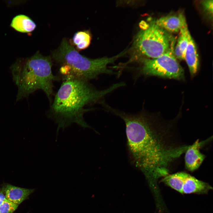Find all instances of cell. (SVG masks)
<instances>
[{"label":"cell","instance_id":"1","mask_svg":"<svg viewBox=\"0 0 213 213\" xmlns=\"http://www.w3.org/2000/svg\"><path fill=\"white\" fill-rule=\"evenodd\" d=\"M126 125L128 146L136 167L150 184L169 174L172 164L185 153L189 145L179 139L170 126L155 123L143 114L117 113Z\"/></svg>","mask_w":213,"mask_h":213},{"label":"cell","instance_id":"2","mask_svg":"<svg viewBox=\"0 0 213 213\" xmlns=\"http://www.w3.org/2000/svg\"><path fill=\"white\" fill-rule=\"evenodd\" d=\"M123 85V83H117L106 89L99 90L88 81L78 79L64 80L55 96L49 116L57 125L59 129H64L73 123L84 128H90L83 117L88 110L85 106Z\"/></svg>","mask_w":213,"mask_h":213},{"label":"cell","instance_id":"3","mask_svg":"<svg viewBox=\"0 0 213 213\" xmlns=\"http://www.w3.org/2000/svg\"><path fill=\"white\" fill-rule=\"evenodd\" d=\"M52 66L51 58L38 52L30 57L17 59L10 67L18 88L16 101L27 98L38 90H42L50 101L53 82L57 79L52 72Z\"/></svg>","mask_w":213,"mask_h":213},{"label":"cell","instance_id":"4","mask_svg":"<svg viewBox=\"0 0 213 213\" xmlns=\"http://www.w3.org/2000/svg\"><path fill=\"white\" fill-rule=\"evenodd\" d=\"M122 53L112 57L91 59L81 55L66 39L52 54L53 59L61 65L59 73L64 80L78 79L88 81L102 73L112 74L107 68Z\"/></svg>","mask_w":213,"mask_h":213},{"label":"cell","instance_id":"5","mask_svg":"<svg viewBox=\"0 0 213 213\" xmlns=\"http://www.w3.org/2000/svg\"><path fill=\"white\" fill-rule=\"evenodd\" d=\"M140 31L134 43V47L141 55L154 59L173 47V40L168 32L153 20L140 23Z\"/></svg>","mask_w":213,"mask_h":213},{"label":"cell","instance_id":"6","mask_svg":"<svg viewBox=\"0 0 213 213\" xmlns=\"http://www.w3.org/2000/svg\"><path fill=\"white\" fill-rule=\"evenodd\" d=\"M141 71L146 75L177 79L184 77V71L175 57L172 48L156 58L143 61Z\"/></svg>","mask_w":213,"mask_h":213},{"label":"cell","instance_id":"7","mask_svg":"<svg viewBox=\"0 0 213 213\" xmlns=\"http://www.w3.org/2000/svg\"><path fill=\"white\" fill-rule=\"evenodd\" d=\"M208 140L200 141L198 139L192 145H189L185 152V166L187 170L193 171L200 166L205 156L201 153L200 149Z\"/></svg>","mask_w":213,"mask_h":213},{"label":"cell","instance_id":"8","mask_svg":"<svg viewBox=\"0 0 213 213\" xmlns=\"http://www.w3.org/2000/svg\"><path fill=\"white\" fill-rule=\"evenodd\" d=\"M153 21L158 26L168 32H178L187 25L185 17L182 14L165 16Z\"/></svg>","mask_w":213,"mask_h":213},{"label":"cell","instance_id":"9","mask_svg":"<svg viewBox=\"0 0 213 213\" xmlns=\"http://www.w3.org/2000/svg\"><path fill=\"white\" fill-rule=\"evenodd\" d=\"M212 189V187L208 183L188 174L183 187L182 194H205Z\"/></svg>","mask_w":213,"mask_h":213},{"label":"cell","instance_id":"10","mask_svg":"<svg viewBox=\"0 0 213 213\" xmlns=\"http://www.w3.org/2000/svg\"><path fill=\"white\" fill-rule=\"evenodd\" d=\"M2 189L6 199L18 205L34 191V189L23 188L9 184L4 187Z\"/></svg>","mask_w":213,"mask_h":213},{"label":"cell","instance_id":"11","mask_svg":"<svg viewBox=\"0 0 213 213\" xmlns=\"http://www.w3.org/2000/svg\"><path fill=\"white\" fill-rule=\"evenodd\" d=\"M186 49L185 59L188 66L191 75L193 76L197 71L199 66V59L195 43L190 33Z\"/></svg>","mask_w":213,"mask_h":213},{"label":"cell","instance_id":"12","mask_svg":"<svg viewBox=\"0 0 213 213\" xmlns=\"http://www.w3.org/2000/svg\"><path fill=\"white\" fill-rule=\"evenodd\" d=\"M10 26L15 30L22 33L31 32L36 27L35 23L31 18L26 15L21 14L13 18Z\"/></svg>","mask_w":213,"mask_h":213},{"label":"cell","instance_id":"13","mask_svg":"<svg viewBox=\"0 0 213 213\" xmlns=\"http://www.w3.org/2000/svg\"><path fill=\"white\" fill-rule=\"evenodd\" d=\"M188 173L183 172L168 174L163 177L161 182L182 194V188Z\"/></svg>","mask_w":213,"mask_h":213},{"label":"cell","instance_id":"14","mask_svg":"<svg viewBox=\"0 0 213 213\" xmlns=\"http://www.w3.org/2000/svg\"><path fill=\"white\" fill-rule=\"evenodd\" d=\"M189 31L187 25L183 28L180 30V34L178 43L174 51L176 58L180 59H185L186 49L188 41Z\"/></svg>","mask_w":213,"mask_h":213},{"label":"cell","instance_id":"15","mask_svg":"<svg viewBox=\"0 0 213 213\" xmlns=\"http://www.w3.org/2000/svg\"><path fill=\"white\" fill-rule=\"evenodd\" d=\"M91 39V36L89 31H80L75 34L72 42L78 49L81 50L86 49L89 46Z\"/></svg>","mask_w":213,"mask_h":213},{"label":"cell","instance_id":"16","mask_svg":"<svg viewBox=\"0 0 213 213\" xmlns=\"http://www.w3.org/2000/svg\"><path fill=\"white\" fill-rule=\"evenodd\" d=\"M18 206L6 199L0 206V213H13Z\"/></svg>","mask_w":213,"mask_h":213},{"label":"cell","instance_id":"17","mask_svg":"<svg viewBox=\"0 0 213 213\" xmlns=\"http://www.w3.org/2000/svg\"><path fill=\"white\" fill-rule=\"evenodd\" d=\"M204 9L206 12L212 15L213 13V0H204L201 2Z\"/></svg>","mask_w":213,"mask_h":213},{"label":"cell","instance_id":"18","mask_svg":"<svg viewBox=\"0 0 213 213\" xmlns=\"http://www.w3.org/2000/svg\"><path fill=\"white\" fill-rule=\"evenodd\" d=\"M6 199L3 189H0V206Z\"/></svg>","mask_w":213,"mask_h":213}]
</instances>
